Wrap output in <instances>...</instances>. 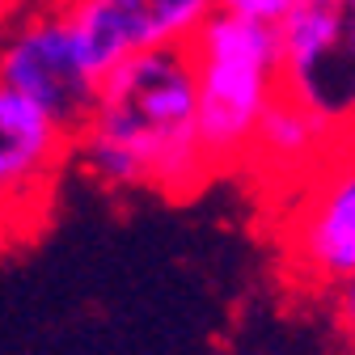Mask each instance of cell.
Instances as JSON below:
<instances>
[{
	"label": "cell",
	"mask_w": 355,
	"mask_h": 355,
	"mask_svg": "<svg viewBox=\"0 0 355 355\" xmlns=\"http://www.w3.org/2000/svg\"><path fill=\"white\" fill-rule=\"evenodd\" d=\"M216 0H64L72 34L98 76L136 51L187 47Z\"/></svg>",
	"instance_id": "5"
},
{
	"label": "cell",
	"mask_w": 355,
	"mask_h": 355,
	"mask_svg": "<svg viewBox=\"0 0 355 355\" xmlns=\"http://www.w3.org/2000/svg\"><path fill=\"white\" fill-rule=\"evenodd\" d=\"M5 5V21L9 17H17V13H26V9H34V5H42V0H0Z\"/></svg>",
	"instance_id": "11"
},
{
	"label": "cell",
	"mask_w": 355,
	"mask_h": 355,
	"mask_svg": "<svg viewBox=\"0 0 355 355\" xmlns=\"http://www.w3.org/2000/svg\"><path fill=\"white\" fill-rule=\"evenodd\" d=\"M296 266L318 284L355 279V161L330 169L304 199L292 229Z\"/></svg>",
	"instance_id": "7"
},
{
	"label": "cell",
	"mask_w": 355,
	"mask_h": 355,
	"mask_svg": "<svg viewBox=\"0 0 355 355\" xmlns=\"http://www.w3.org/2000/svg\"><path fill=\"white\" fill-rule=\"evenodd\" d=\"M0 85L34 98L72 136L85 131L89 114L98 106L102 76L89 68L72 34V21L64 13V0H42V5L9 17L5 51H0Z\"/></svg>",
	"instance_id": "3"
},
{
	"label": "cell",
	"mask_w": 355,
	"mask_h": 355,
	"mask_svg": "<svg viewBox=\"0 0 355 355\" xmlns=\"http://www.w3.org/2000/svg\"><path fill=\"white\" fill-rule=\"evenodd\" d=\"M334 123L326 114H318L309 102H300L296 94L279 89V98L266 106L254 144L245 153V161H254L262 173H279V178H296L304 165H313L330 140H334Z\"/></svg>",
	"instance_id": "8"
},
{
	"label": "cell",
	"mask_w": 355,
	"mask_h": 355,
	"mask_svg": "<svg viewBox=\"0 0 355 355\" xmlns=\"http://www.w3.org/2000/svg\"><path fill=\"white\" fill-rule=\"evenodd\" d=\"M72 131L42 110L34 98L0 85V182H5V203H38L47 199L55 178L68 161Z\"/></svg>",
	"instance_id": "6"
},
{
	"label": "cell",
	"mask_w": 355,
	"mask_h": 355,
	"mask_svg": "<svg viewBox=\"0 0 355 355\" xmlns=\"http://www.w3.org/2000/svg\"><path fill=\"white\" fill-rule=\"evenodd\" d=\"M76 148L89 178H98L106 191L153 187L187 195L216 173L199 131L191 47L136 51L110 68Z\"/></svg>",
	"instance_id": "1"
},
{
	"label": "cell",
	"mask_w": 355,
	"mask_h": 355,
	"mask_svg": "<svg viewBox=\"0 0 355 355\" xmlns=\"http://www.w3.org/2000/svg\"><path fill=\"white\" fill-rule=\"evenodd\" d=\"M220 9H229V13H241L250 21H262V26H284L300 0H216Z\"/></svg>",
	"instance_id": "9"
},
{
	"label": "cell",
	"mask_w": 355,
	"mask_h": 355,
	"mask_svg": "<svg viewBox=\"0 0 355 355\" xmlns=\"http://www.w3.org/2000/svg\"><path fill=\"white\" fill-rule=\"evenodd\" d=\"M284 89L326 114L355 123V0H300L279 26Z\"/></svg>",
	"instance_id": "4"
},
{
	"label": "cell",
	"mask_w": 355,
	"mask_h": 355,
	"mask_svg": "<svg viewBox=\"0 0 355 355\" xmlns=\"http://www.w3.org/2000/svg\"><path fill=\"white\" fill-rule=\"evenodd\" d=\"M199 80V131L211 169L245 161L254 131L284 89L279 26H262L229 9H211L187 42Z\"/></svg>",
	"instance_id": "2"
},
{
	"label": "cell",
	"mask_w": 355,
	"mask_h": 355,
	"mask_svg": "<svg viewBox=\"0 0 355 355\" xmlns=\"http://www.w3.org/2000/svg\"><path fill=\"white\" fill-rule=\"evenodd\" d=\"M334 318H338L343 338H347V343H355V279H347V284H343L338 304H334Z\"/></svg>",
	"instance_id": "10"
}]
</instances>
